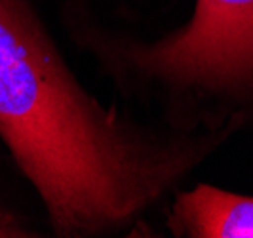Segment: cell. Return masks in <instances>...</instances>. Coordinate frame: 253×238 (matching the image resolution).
Instances as JSON below:
<instances>
[{
    "instance_id": "6da1fadb",
    "label": "cell",
    "mask_w": 253,
    "mask_h": 238,
    "mask_svg": "<svg viewBox=\"0 0 253 238\" xmlns=\"http://www.w3.org/2000/svg\"><path fill=\"white\" fill-rule=\"evenodd\" d=\"M244 126L137 124L89 94L27 0H0V139L57 237L135 227Z\"/></svg>"
},
{
    "instance_id": "7a4b0ae2",
    "label": "cell",
    "mask_w": 253,
    "mask_h": 238,
    "mask_svg": "<svg viewBox=\"0 0 253 238\" xmlns=\"http://www.w3.org/2000/svg\"><path fill=\"white\" fill-rule=\"evenodd\" d=\"M111 55L135 82L187 107L189 132L253 122V0H196L185 25Z\"/></svg>"
},
{
    "instance_id": "3957f363",
    "label": "cell",
    "mask_w": 253,
    "mask_h": 238,
    "mask_svg": "<svg viewBox=\"0 0 253 238\" xmlns=\"http://www.w3.org/2000/svg\"><path fill=\"white\" fill-rule=\"evenodd\" d=\"M168 229L187 238H253V196L196 183L175 192Z\"/></svg>"
},
{
    "instance_id": "277c9868",
    "label": "cell",
    "mask_w": 253,
    "mask_h": 238,
    "mask_svg": "<svg viewBox=\"0 0 253 238\" xmlns=\"http://www.w3.org/2000/svg\"><path fill=\"white\" fill-rule=\"evenodd\" d=\"M37 237V233L15 215L13 212L0 206V238H29Z\"/></svg>"
}]
</instances>
